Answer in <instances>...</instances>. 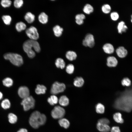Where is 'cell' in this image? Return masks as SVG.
Wrapping results in <instances>:
<instances>
[{"label": "cell", "instance_id": "277c9868", "mask_svg": "<svg viewBox=\"0 0 132 132\" xmlns=\"http://www.w3.org/2000/svg\"><path fill=\"white\" fill-rule=\"evenodd\" d=\"M35 102L33 98L31 96H29L23 99L21 104L23 106L24 110L26 111L34 107Z\"/></svg>", "mask_w": 132, "mask_h": 132}, {"label": "cell", "instance_id": "ffe728a7", "mask_svg": "<svg viewBox=\"0 0 132 132\" xmlns=\"http://www.w3.org/2000/svg\"><path fill=\"white\" fill-rule=\"evenodd\" d=\"M25 20L29 23H31L33 22L35 20L34 15L30 12L27 13L24 17Z\"/></svg>", "mask_w": 132, "mask_h": 132}, {"label": "cell", "instance_id": "e0dca14e", "mask_svg": "<svg viewBox=\"0 0 132 132\" xmlns=\"http://www.w3.org/2000/svg\"><path fill=\"white\" fill-rule=\"evenodd\" d=\"M69 99L65 95L61 96L59 100V104L61 106H67L69 103Z\"/></svg>", "mask_w": 132, "mask_h": 132}, {"label": "cell", "instance_id": "d590c367", "mask_svg": "<svg viewBox=\"0 0 132 132\" xmlns=\"http://www.w3.org/2000/svg\"><path fill=\"white\" fill-rule=\"evenodd\" d=\"M74 70V66L72 64H68L66 66V72L69 74H72Z\"/></svg>", "mask_w": 132, "mask_h": 132}, {"label": "cell", "instance_id": "d6a6232c", "mask_svg": "<svg viewBox=\"0 0 132 132\" xmlns=\"http://www.w3.org/2000/svg\"><path fill=\"white\" fill-rule=\"evenodd\" d=\"M9 122L12 124L15 123L17 121V118L16 116L12 113H10L8 115Z\"/></svg>", "mask_w": 132, "mask_h": 132}, {"label": "cell", "instance_id": "d6986e66", "mask_svg": "<svg viewBox=\"0 0 132 132\" xmlns=\"http://www.w3.org/2000/svg\"><path fill=\"white\" fill-rule=\"evenodd\" d=\"M86 18L85 15L81 13L77 14L75 16L76 22L78 25H81L84 23V20Z\"/></svg>", "mask_w": 132, "mask_h": 132}, {"label": "cell", "instance_id": "ee69618b", "mask_svg": "<svg viewBox=\"0 0 132 132\" xmlns=\"http://www.w3.org/2000/svg\"><path fill=\"white\" fill-rule=\"evenodd\" d=\"M3 97V95L2 93L0 91V100L2 99Z\"/></svg>", "mask_w": 132, "mask_h": 132}, {"label": "cell", "instance_id": "ba28073f", "mask_svg": "<svg viewBox=\"0 0 132 132\" xmlns=\"http://www.w3.org/2000/svg\"><path fill=\"white\" fill-rule=\"evenodd\" d=\"M18 94L19 96L23 99L30 96L29 90L27 87L22 86L18 89Z\"/></svg>", "mask_w": 132, "mask_h": 132}, {"label": "cell", "instance_id": "836d02e7", "mask_svg": "<svg viewBox=\"0 0 132 132\" xmlns=\"http://www.w3.org/2000/svg\"><path fill=\"white\" fill-rule=\"evenodd\" d=\"M111 8L110 5L108 4L103 5L102 7L101 10L102 12L105 14H108L111 11Z\"/></svg>", "mask_w": 132, "mask_h": 132}, {"label": "cell", "instance_id": "7c38bea8", "mask_svg": "<svg viewBox=\"0 0 132 132\" xmlns=\"http://www.w3.org/2000/svg\"><path fill=\"white\" fill-rule=\"evenodd\" d=\"M104 52L107 54H111L114 52L115 49L113 45L110 43L105 44L102 47Z\"/></svg>", "mask_w": 132, "mask_h": 132}, {"label": "cell", "instance_id": "d4e9b609", "mask_svg": "<svg viewBox=\"0 0 132 132\" xmlns=\"http://www.w3.org/2000/svg\"><path fill=\"white\" fill-rule=\"evenodd\" d=\"M55 64L57 67L61 69L64 68L65 66V61L62 59L61 58H58L56 59Z\"/></svg>", "mask_w": 132, "mask_h": 132}, {"label": "cell", "instance_id": "6da1fadb", "mask_svg": "<svg viewBox=\"0 0 132 132\" xmlns=\"http://www.w3.org/2000/svg\"><path fill=\"white\" fill-rule=\"evenodd\" d=\"M23 48L24 52L28 56L31 58H33L35 56L33 49L37 52L40 51V47L38 43L36 40L29 39L25 41L23 43Z\"/></svg>", "mask_w": 132, "mask_h": 132}, {"label": "cell", "instance_id": "4dcf8cb0", "mask_svg": "<svg viewBox=\"0 0 132 132\" xmlns=\"http://www.w3.org/2000/svg\"><path fill=\"white\" fill-rule=\"evenodd\" d=\"M1 106L4 109H6L9 108L11 106L10 100L8 99H4L1 103Z\"/></svg>", "mask_w": 132, "mask_h": 132}, {"label": "cell", "instance_id": "83f0119b", "mask_svg": "<svg viewBox=\"0 0 132 132\" xmlns=\"http://www.w3.org/2000/svg\"><path fill=\"white\" fill-rule=\"evenodd\" d=\"M95 109L96 112L99 114H103L105 110V107L102 104L99 103L96 106Z\"/></svg>", "mask_w": 132, "mask_h": 132}, {"label": "cell", "instance_id": "8fae6325", "mask_svg": "<svg viewBox=\"0 0 132 132\" xmlns=\"http://www.w3.org/2000/svg\"><path fill=\"white\" fill-rule=\"evenodd\" d=\"M107 65L110 67H115L118 65V61L116 58L115 56H111L107 58Z\"/></svg>", "mask_w": 132, "mask_h": 132}, {"label": "cell", "instance_id": "7bdbcfd3", "mask_svg": "<svg viewBox=\"0 0 132 132\" xmlns=\"http://www.w3.org/2000/svg\"><path fill=\"white\" fill-rule=\"evenodd\" d=\"M17 132H28L27 129L24 128H22L18 131Z\"/></svg>", "mask_w": 132, "mask_h": 132}, {"label": "cell", "instance_id": "52a82bcc", "mask_svg": "<svg viewBox=\"0 0 132 132\" xmlns=\"http://www.w3.org/2000/svg\"><path fill=\"white\" fill-rule=\"evenodd\" d=\"M26 33L30 39L36 40L39 38V35L36 28L31 26L26 30Z\"/></svg>", "mask_w": 132, "mask_h": 132}, {"label": "cell", "instance_id": "603a6c76", "mask_svg": "<svg viewBox=\"0 0 132 132\" xmlns=\"http://www.w3.org/2000/svg\"><path fill=\"white\" fill-rule=\"evenodd\" d=\"M26 24L23 22H17L15 25V28L17 31L20 32L25 30L26 28Z\"/></svg>", "mask_w": 132, "mask_h": 132}, {"label": "cell", "instance_id": "7402d4cb", "mask_svg": "<svg viewBox=\"0 0 132 132\" xmlns=\"http://www.w3.org/2000/svg\"><path fill=\"white\" fill-rule=\"evenodd\" d=\"M48 16L44 12H42L39 15L38 19L39 21L41 23L45 24L48 21Z\"/></svg>", "mask_w": 132, "mask_h": 132}, {"label": "cell", "instance_id": "9a60e30c", "mask_svg": "<svg viewBox=\"0 0 132 132\" xmlns=\"http://www.w3.org/2000/svg\"><path fill=\"white\" fill-rule=\"evenodd\" d=\"M46 87L43 85L38 84L35 89V93L37 94H44L45 93Z\"/></svg>", "mask_w": 132, "mask_h": 132}, {"label": "cell", "instance_id": "ab89813d", "mask_svg": "<svg viewBox=\"0 0 132 132\" xmlns=\"http://www.w3.org/2000/svg\"><path fill=\"white\" fill-rule=\"evenodd\" d=\"M54 104H57L58 101L57 97L55 95H53L51 96L50 97Z\"/></svg>", "mask_w": 132, "mask_h": 132}, {"label": "cell", "instance_id": "4316f807", "mask_svg": "<svg viewBox=\"0 0 132 132\" xmlns=\"http://www.w3.org/2000/svg\"><path fill=\"white\" fill-rule=\"evenodd\" d=\"M114 120L118 123H122L124 122L123 120L121 114L119 112L114 113L113 116Z\"/></svg>", "mask_w": 132, "mask_h": 132}, {"label": "cell", "instance_id": "2e32d148", "mask_svg": "<svg viewBox=\"0 0 132 132\" xmlns=\"http://www.w3.org/2000/svg\"><path fill=\"white\" fill-rule=\"evenodd\" d=\"M84 82V80L82 77H77L75 78L73 84L76 87H80L83 85Z\"/></svg>", "mask_w": 132, "mask_h": 132}, {"label": "cell", "instance_id": "cb8c5ba5", "mask_svg": "<svg viewBox=\"0 0 132 132\" xmlns=\"http://www.w3.org/2000/svg\"><path fill=\"white\" fill-rule=\"evenodd\" d=\"M53 31L55 36L57 37L60 36L62 34L63 29L58 25H56L53 28Z\"/></svg>", "mask_w": 132, "mask_h": 132}, {"label": "cell", "instance_id": "5bb4252c", "mask_svg": "<svg viewBox=\"0 0 132 132\" xmlns=\"http://www.w3.org/2000/svg\"><path fill=\"white\" fill-rule=\"evenodd\" d=\"M117 29L118 32L119 33L121 34L123 32H126L128 29V27L123 21H121L118 23Z\"/></svg>", "mask_w": 132, "mask_h": 132}, {"label": "cell", "instance_id": "8992f818", "mask_svg": "<svg viewBox=\"0 0 132 132\" xmlns=\"http://www.w3.org/2000/svg\"><path fill=\"white\" fill-rule=\"evenodd\" d=\"M65 113V110L59 106H55L51 112L53 118L55 119H60L63 118Z\"/></svg>", "mask_w": 132, "mask_h": 132}, {"label": "cell", "instance_id": "f6af8a7d", "mask_svg": "<svg viewBox=\"0 0 132 132\" xmlns=\"http://www.w3.org/2000/svg\"><path fill=\"white\" fill-rule=\"evenodd\" d=\"M131 21L132 23V14L131 16Z\"/></svg>", "mask_w": 132, "mask_h": 132}, {"label": "cell", "instance_id": "60d3db41", "mask_svg": "<svg viewBox=\"0 0 132 132\" xmlns=\"http://www.w3.org/2000/svg\"><path fill=\"white\" fill-rule=\"evenodd\" d=\"M111 132H121L119 127L117 126H113L111 130Z\"/></svg>", "mask_w": 132, "mask_h": 132}, {"label": "cell", "instance_id": "484cf974", "mask_svg": "<svg viewBox=\"0 0 132 132\" xmlns=\"http://www.w3.org/2000/svg\"><path fill=\"white\" fill-rule=\"evenodd\" d=\"M94 8L93 6L89 4H86L84 6L83 11L85 13L89 14L92 12L94 11Z\"/></svg>", "mask_w": 132, "mask_h": 132}, {"label": "cell", "instance_id": "f35d334b", "mask_svg": "<svg viewBox=\"0 0 132 132\" xmlns=\"http://www.w3.org/2000/svg\"><path fill=\"white\" fill-rule=\"evenodd\" d=\"M98 122L108 125L110 123L109 120L105 118H101L98 120Z\"/></svg>", "mask_w": 132, "mask_h": 132}, {"label": "cell", "instance_id": "74e56055", "mask_svg": "<svg viewBox=\"0 0 132 132\" xmlns=\"http://www.w3.org/2000/svg\"><path fill=\"white\" fill-rule=\"evenodd\" d=\"M110 17L112 20L115 21L118 19L119 18V15L117 12L114 11L111 13Z\"/></svg>", "mask_w": 132, "mask_h": 132}, {"label": "cell", "instance_id": "ac0fdd59", "mask_svg": "<svg viewBox=\"0 0 132 132\" xmlns=\"http://www.w3.org/2000/svg\"><path fill=\"white\" fill-rule=\"evenodd\" d=\"M66 58L70 61L75 60L77 57L76 53L73 51H69L67 52L66 54Z\"/></svg>", "mask_w": 132, "mask_h": 132}, {"label": "cell", "instance_id": "1f68e13d", "mask_svg": "<svg viewBox=\"0 0 132 132\" xmlns=\"http://www.w3.org/2000/svg\"><path fill=\"white\" fill-rule=\"evenodd\" d=\"M121 85L124 87H129L131 84L130 80L127 77H125L123 78L121 81Z\"/></svg>", "mask_w": 132, "mask_h": 132}, {"label": "cell", "instance_id": "30bf717a", "mask_svg": "<svg viewBox=\"0 0 132 132\" xmlns=\"http://www.w3.org/2000/svg\"><path fill=\"white\" fill-rule=\"evenodd\" d=\"M87 44V47L90 48L93 47L95 44V40L93 35L90 33H88L84 39Z\"/></svg>", "mask_w": 132, "mask_h": 132}, {"label": "cell", "instance_id": "44dd1931", "mask_svg": "<svg viewBox=\"0 0 132 132\" xmlns=\"http://www.w3.org/2000/svg\"><path fill=\"white\" fill-rule=\"evenodd\" d=\"M58 123L60 125L65 128L67 129L70 125V122L67 119L62 118L59 119L58 121Z\"/></svg>", "mask_w": 132, "mask_h": 132}, {"label": "cell", "instance_id": "3957f363", "mask_svg": "<svg viewBox=\"0 0 132 132\" xmlns=\"http://www.w3.org/2000/svg\"><path fill=\"white\" fill-rule=\"evenodd\" d=\"M4 59L10 61L13 65L20 66L23 63V60L22 56L16 53H8L4 54Z\"/></svg>", "mask_w": 132, "mask_h": 132}, {"label": "cell", "instance_id": "b9f144b4", "mask_svg": "<svg viewBox=\"0 0 132 132\" xmlns=\"http://www.w3.org/2000/svg\"><path fill=\"white\" fill-rule=\"evenodd\" d=\"M47 101L51 105H54L50 97L48 98L47 99Z\"/></svg>", "mask_w": 132, "mask_h": 132}, {"label": "cell", "instance_id": "4fadbf2b", "mask_svg": "<svg viewBox=\"0 0 132 132\" xmlns=\"http://www.w3.org/2000/svg\"><path fill=\"white\" fill-rule=\"evenodd\" d=\"M97 129L101 132H109L110 130V127L108 125L98 122L96 125Z\"/></svg>", "mask_w": 132, "mask_h": 132}, {"label": "cell", "instance_id": "e575fe53", "mask_svg": "<svg viewBox=\"0 0 132 132\" xmlns=\"http://www.w3.org/2000/svg\"><path fill=\"white\" fill-rule=\"evenodd\" d=\"M11 1L9 0H2L0 2L1 6L4 8L10 7L11 4Z\"/></svg>", "mask_w": 132, "mask_h": 132}, {"label": "cell", "instance_id": "5b68a950", "mask_svg": "<svg viewBox=\"0 0 132 132\" xmlns=\"http://www.w3.org/2000/svg\"><path fill=\"white\" fill-rule=\"evenodd\" d=\"M66 88L64 83L57 81L55 82L52 85L50 90V92L53 95L57 94L63 92Z\"/></svg>", "mask_w": 132, "mask_h": 132}, {"label": "cell", "instance_id": "8d00e7d4", "mask_svg": "<svg viewBox=\"0 0 132 132\" xmlns=\"http://www.w3.org/2000/svg\"><path fill=\"white\" fill-rule=\"evenodd\" d=\"M23 3V2L22 0H15L14 1L13 5L15 8H19L22 7Z\"/></svg>", "mask_w": 132, "mask_h": 132}, {"label": "cell", "instance_id": "f1b7e54d", "mask_svg": "<svg viewBox=\"0 0 132 132\" xmlns=\"http://www.w3.org/2000/svg\"><path fill=\"white\" fill-rule=\"evenodd\" d=\"M2 83L4 86L7 87L11 86L13 83L12 79L10 77H6L4 78L2 81Z\"/></svg>", "mask_w": 132, "mask_h": 132}, {"label": "cell", "instance_id": "9c48e42d", "mask_svg": "<svg viewBox=\"0 0 132 132\" xmlns=\"http://www.w3.org/2000/svg\"><path fill=\"white\" fill-rule=\"evenodd\" d=\"M116 52L117 56L121 58H125L128 54L127 49L123 46H120L117 48L116 50Z\"/></svg>", "mask_w": 132, "mask_h": 132}, {"label": "cell", "instance_id": "7a4b0ae2", "mask_svg": "<svg viewBox=\"0 0 132 132\" xmlns=\"http://www.w3.org/2000/svg\"><path fill=\"white\" fill-rule=\"evenodd\" d=\"M46 120V117L44 114L36 111L31 114L29 119L30 125L33 128L37 129L40 126L44 124Z\"/></svg>", "mask_w": 132, "mask_h": 132}, {"label": "cell", "instance_id": "f546056e", "mask_svg": "<svg viewBox=\"0 0 132 132\" xmlns=\"http://www.w3.org/2000/svg\"><path fill=\"white\" fill-rule=\"evenodd\" d=\"M2 19L4 23L7 25H10L12 21L11 17L8 15H3L2 17Z\"/></svg>", "mask_w": 132, "mask_h": 132}]
</instances>
